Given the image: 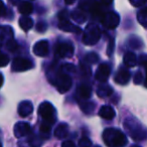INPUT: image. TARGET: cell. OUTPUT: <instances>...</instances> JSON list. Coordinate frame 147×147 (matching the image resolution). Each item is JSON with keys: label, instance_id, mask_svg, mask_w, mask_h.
Segmentation results:
<instances>
[{"label": "cell", "instance_id": "cell-1", "mask_svg": "<svg viewBox=\"0 0 147 147\" xmlns=\"http://www.w3.org/2000/svg\"><path fill=\"white\" fill-rule=\"evenodd\" d=\"M103 140L108 147H125L127 145L126 135L117 128L105 129Z\"/></svg>", "mask_w": 147, "mask_h": 147}, {"label": "cell", "instance_id": "cell-2", "mask_svg": "<svg viewBox=\"0 0 147 147\" xmlns=\"http://www.w3.org/2000/svg\"><path fill=\"white\" fill-rule=\"evenodd\" d=\"M124 128L135 141H142L147 138L146 129L134 118H127L124 122Z\"/></svg>", "mask_w": 147, "mask_h": 147}, {"label": "cell", "instance_id": "cell-3", "mask_svg": "<svg viewBox=\"0 0 147 147\" xmlns=\"http://www.w3.org/2000/svg\"><path fill=\"white\" fill-rule=\"evenodd\" d=\"M101 29L95 23H90L87 25L83 34V42L86 45H94L100 40Z\"/></svg>", "mask_w": 147, "mask_h": 147}, {"label": "cell", "instance_id": "cell-4", "mask_svg": "<svg viewBox=\"0 0 147 147\" xmlns=\"http://www.w3.org/2000/svg\"><path fill=\"white\" fill-rule=\"evenodd\" d=\"M38 114L42 118L43 122L53 125L55 121V110L49 102H42L38 107Z\"/></svg>", "mask_w": 147, "mask_h": 147}, {"label": "cell", "instance_id": "cell-5", "mask_svg": "<svg viewBox=\"0 0 147 147\" xmlns=\"http://www.w3.org/2000/svg\"><path fill=\"white\" fill-rule=\"evenodd\" d=\"M55 85L59 93H67L71 87V79L67 73L59 71L55 77Z\"/></svg>", "mask_w": 147, "mask_h": 147}, {"label": "cell", "instance_id": "cell-6", "mask_svg": "<svg viewBox=\"0 0 147 147\" xmlns=\"http://www.w3.org/2000/svg\"><path fill=\"white\" fill-rule=\"evenodd\" d=\"M101 21H102L103 25L108 29H114L120 23V17H119L118 13L114 12V11H109V12L105 13L101 17Z\"/></svg>", "mask_w": 147, "mask_h": 147}, {"label": "cell", "instance_id": "cell-7", "mask_svg": "<svg viewBox=\"0 0 147 147\" xmlns=\"http://www.w3.org/2000/svg\"><path fill=\"white\" fill-rule=\"evenodd\" d=\"M33 63L31 61H29L26 57H17L13 59L12 65H11V69L13 71H28L32 67Z\"/></svg>", "mask_w": 147, "mask_h": 147}, {"label": "cell", "instance_id": "cell-8", "mask_svg": "<svg viewBox=\"0 0 147 147\" xmlns=\"http://www.w3.org/2000/svg\"><path fill=\"white\" fill-rule=\"evenodd\" d=\"M74 45L69 42H59L55 49L57 57H71L74 55Z\"/></svg>", "mask_w": 147, "mask_h": 147}, {"label": "cell", "instance_id": "cell-9", "mask_svg": "<svg viewBox=\"0 0 147 147\" xmlns=\"http://www.w3.org/2000/svg\"><path fill=\"white\" fill-rule=\"evenodd\" d=\"M110 73H111L110 65L106 63H101L98 67V69H97L95 78H96V80L99 81V82L104 83L108 80L109 76H110Z\"/></svg>", "mask_w": 147, "mask_h": 147}, {"label": "cell", "instance_id": "cell-10", "mask_svg": "<svg viewBox=\"0 0 147 147\" xmlns=\"http://www.w3.org/2000/svg\"><path fill=\"white\" fill-rule=\"evenodd\" d=\"M49 51V41L42 39L39 40L33 45V53L37 57H47Z\"/></svg>", "mask_w": 147, "mask_h": 147}, {"label": "cell", "instance_id": "cell-11", "mask_svg": "<svg viewBox=\"0 0 147 147\" xmlns=\"http://www.w3.org/2000/svg\"><path fill=\"white\" fill-rule=\"evenodd\" d=\"M30 132V125L27 122H18L14 126V135L17 138H21L29 134Z\"/></svg>", "mask_w": 147, "mask_h": 147}, {"label": "cell", "instance_id": "cell-12", "mask_svg": "<svg viewBox=\"0 0 147 147\" xmlns=\"http://www.w3.org/2000/svg\"><path fill=\"white\" fill-rule=\"evenodd\" d=\"M130 80V71L126 67H120L115 76V82L119 85H126Z\"/></svg>", "mask_w": 147, "mask_h": 147}, {"label": "cell", "instance_id": "cell-13", "mask_svg": "<svg viewBox=\"0 0 147 147\" xmlns=\"http://www.w3.org/2000/svg\"><path fill=\"white\" fill-rule=\"evenodd\" d=\"M59 28L63 31H67V32H75V33L82 32V29L79 26H77V25L69 22V19H67V20H59Z\"/></svg>", "mask_w": 147, "mask_h": 147}, {"label": "cell", "instance_id": "cell-14", "mask_svg": "<svg viewBox=\"0 0 147 147\" xmlns=\"http://www.w3.org/2000/svg\"><path fill=\"white\" fill-rule=\"evenodd\" d=\"M18 115L20 117H27L32 113L33 111V105L29 101H22L18 105Z\"/></svg>", "mask_w": 147, "mask_h": 147}, {"label": "cell", "instance_id": "cell-15", "mask_svg": "<svg viewBox=\"0 0 147 147\" xmlns=\"http://www.w3.org/2000/svg\"><path fill=\"white\" fill-rule=\"evenodd\" d=\"M99 116L103 119H106V120H112L113 118L116 115V112L115 110L112 108L111 106H103L102 108L99 110Z\"/></svg>", "mask_w": 147, "mask_h": 147}, {"label": "cell", "instance_id": "cell-16", "mask_svg": "<svg viewBox=\"0 0 147 147\" xmlns=\"http://www.w3.org/2000/svg\"><path fill=\"white\" fill-rule=\"evenodd\" d=\"M123 61H124V65L128 67H133L137 65V57L134 53L127 51L123 57Z\"/></svg>", "mask_w": 147, "mask_h": 147}, {"label": "cell", "instance_id": "cell-17", "mask_svg": "<svg viewBox=\"0 0 147 147\" xmlns=\"http://www.w3.org/2000/svg\"><path fill=\"white\" fill-rule=\"evenodd\" d=\"M113 94V89L111 88L109 85L107 84H101L98 87V90H97V95H98L100 98H107V97L111 96Z\"/></svg>", "mask_w": 147, "mask_h": 147}, {"label": "cell", "instance_id": "cell-18", "mask_svg": "<svg viewBox=\"0 0 147 147\" xmlns=\"http://www.w3.org/2000/svg\"><path fill=\"white\" fill-rule=\"evenodd\" d=\"M77 93L82 99H89L92 95V88L87 84H82L79 86Z\"/></svg>", "mask_w": 147, "mask_h": 147}, {"label": "cell", "instance_id": "cell-19", "mask_svg": "<svg viewBox=\"0 0 147 147\" xmlns=\"http://www.w3.org/2000/svg\"><path fill=\"white\" fill-rule=\"evenodd\" d=\"M69 134V126L65 123H61L55 128V136L59 139H63Z\"/></svg>", "mask_w": 147, "mask_h": 147}, {"label": "cell", "instance_id": "cell-20", "mask_svg": "<svg viewBox=\"0 0 147 147\" xmlns=\"http://www.w3.org/2000/svg\"><path fill=\"white\" fill-rule=\"evenodd\" d=\"M71 18H73L74 21H76L77 23H84L85 21L87 20V15L86 13L84 12L81 9H76L75 11H73V13L71 14Z\"/></svg>", "mask_w": 147, "mask_h": 147}, {"label": "cell", "instance_id": "cell-21", "mask_svg": "<svg viewBox=\"0 0 147 147\" xmlns=\"http://www.w3.org/2000/svg\"><path fill=\"white\" fill-rule=\"evenodd\" d=\"M19 26H20L24 31H28L29 29L32 28L33 20L30 18V17L24 15V16L20 17V19H19Z\"/></svg>", "mask_w": 147, "mask_h": 147}, {"label": "cell", "instance_id": "cell-22", "mask_svg": "<svg viewBox=\"0 0 147 147\" xmlns=\"http://www.w3.org/2000/svg\"><path fill=\"white\" fill-rule=\"evenodd\" d=\"M33 5L28 1H22L18 6V11L23 15H28L32 12Z\"/></svg>", "mask_w": 147, "mask_h": 147}, {"label": "cell", "instance_id": "cell-23", "mask_svg": "<svg viewBox=\"0 0 147 147\" xmlns=\"http://www.w3.org/2000/svg\"><path fill=\"white\" fill-rule=\"evenodd\" d=\"M5 38H6V41L13 38V30L10 26H2V28H1V40H2V43L5 41Z\"/></svg>", "mask_w": 147, "mask_h": 147}, {"label": "cell", "instance_id": "cell-24", "mask_svg": "<svg viewBox=\"0 0 147 147\" xmlns=\"http://www.w3.org/2000/svg\"><path fill=\"white\" fill-rule=\"evenodd\" d=\"M137 19H138L139 23L142 25L144 28L147 29V8H142L137 14Z\"/></svg>", "mask_w": 147, "mask_h": 147}, {"label": "cell", "instance_id": "cell-25", "mask_svg": "<svg viewBox=\"0 0 147 147\" xmlns=\"http://www.w3.org/2000/svg\"><path fill=\"white\" fill-rule=\"evenodd\" d=\"M128 45H130L132 49H141L143 47V42L139 37H136V36H131L130 38L128 39Z\"/></svg>", "mask_w": 147, "mask_h": 147}, {"label": "cell", "instance_id": "cell-26", "mask_svg": "<svg viewBox=\"0 0 147 147\" xmlns=\"http://www.w3.org/2000/svg\"><path fill=\"white\" fill-rule=\"evenodd\" d=\"M80 106H81V108H82L83 112L86 113V114H92L95 109L94 103L88 102V101H86V102H84V103H80Z\"/></svg>", "mask_w": 147, "mask_h": 147}, {"label": "cell", "instance_id": "cell-27", "mask_svg": "<svg viewBox=\"0 0 147 147\" xmlns=\"http://www.w3.org/2000/svg\"><path fill=\"white\" fill-rule=\"evenodd\" d=\"M99 55H97L96 53H89L88 55H86L85 57V59L88 63H91V65H94V63H97L99 61Z\"/></svg>", "mask_w": 147, "mask_h": 147}, {"label": "cell", "instance_id": "cell-28", "mask_svg": "<svg viewBox=\"0 0 147 147\" xmlns=\"http://www.w3.org/2000/svg\"><path fill=\"white\" fill-rule=\"evenodd\" d=\"M144 76V74L142 73V71H137L136 74H135V76H134V79H133V82H134L135 85H139V84H142V83H144V79H145Z\"/></svg>", "mask_w": 147, "mask_h": 147}, {"label": "cell", "instance_id": "cell-29", "mask_svg": "<svg viewBox=\"0 0 147 147\" xmlns=\"http://www.w3.org/2000/svg\"><path fill=\"white\" fill-rule=\"evenodd\" d=\"M51 124L49 123H47V122H42L40 125V133L45 136H49V132H51Z\"/></svg>", "mask_w": 147, "mask_h": 147}, {"label": "cell", "instance_id": "cell-30", "mask_svg": "<svg viewBox=\"0 0 147 147\" xmlns=\"http://www.w3.org/2000/svg\"><path fill=\"white\" fill-rule=\"evenodd\" d=\"M28 143H29V145H30V147H39L41 145L40 139L37 136H35V135H32V136L29 137Z\"/></svg>", "mask_w": 147, "mask_h": 147}, {"label": "cell", "instance_id": "cell-31", "mask_svg": "<svg viewBox=\"0 0 147 147\" xmlns=\"http://www.w3.org/2000/svg\"><path fill=\"white\" fill-rule=\"evenodd\" d=\"M5 47L9 51H14L17 49V42L15 41L14 38H11L9 40L5 41Z\"/></svg>", "mask_w": 147, "mask_h": 147}, {"label": "cell", "instance_id": "cell-32", "mask_svg": "<svg viewBox=\"0 0 147 147\" xmlns=\"http://www.w3.org/2000/svg\"><path fill=\"white\" fill-rule=\"evenodd\" d=\"M92 146V141L87 137H83L79 141V147H91Z\"/></svg>", "mask_w": 147, "mask_h": 147}, {"label": "cell", "instance_id": "cell-33", "mask_svg": "<svg viewBox=\"0 0 147 147\" xmlns=\"http://www.w3.org/2000/svg\"><path fill=\"white\" fill-rule=\"evenodd\" d=\"M129 1L134 7H142L143 5H145V3H147V0H129Z\"/></svg>", "mask_w": 147, "mask_h": 147}, {"label": "cell", "instance_id": "cell-34", "mask_svg": "<svg viewBox=\"0 0 147 147\" xmlns=\"http://www.w3.org/2000/svg\"><path fill=\"white\" fill-rule=\"evenodd\" d=\"M47 28V25L45 21H39L38 23L36 24V30L38 32H45Z\"/></svg>", "mask_w": 147, "mask_h": 147}, {"label": "cell", "instance_id": "cell-35", "mask_svg": "<svg viewBox=\"0 0 147 147\" xmlns=\"http://www.w3.org/2000/svg\"><path fill=\"white\" fill-rule=\"evenodd\" d=\"M114 51V39H110L108 45V49H107V53H108L109 57H111Z\"/></svg>", "mask_w": 147, "mask_h": 147}, {"label": "cell", "instance_id": "cell-36", "mask_svg": "<svg viewBox=\"0 0 147 147\" xmlns=\"http://www.w3.org/2000/svg\"><path fill=\"white\" fill-rule=\"evenodd\" d=\"M8 63H9L8 55H5V53H2V55H1V63H0V65L3 67H5L6 65H8Z\"/></svg>", "mask_w": 147, "mask_h": 147}, {"label": "cell", "instance_id": "cell-37", "mask_svg": "<svg viewBox=\"0 0 147 147\" xmlns=\"http://www.w3.org/2000/svg\"><path fill=\"white\" fill-rule=\"evenodd\" d=\"M59 20H67V19H69V12H67V10H61L59 13Z\"/></svg>", "mask_w": 147, "mask_h": 147}, {"label": "cell", "instance_id": "cell-38", "mask_svg": "<svg viewBox=\"0 0 147 147\" xmlns=\"http://www.w3.org/2000/svg\"><path fill=\"white\" fill-rule=\"evenodd\" d=\"M81 67H82L83 71L85 73V76H89V77H90V75H91V69H90V67H88V65H84V63H81Z\"/></svg>", "mask_w": 147, "mask_h": 147}, {"label": "cell", "instance_id": "cell-39", "mask_svg": "<svg viewBox=\"0 0 147 147\" xmlns=\"http://www.w3.org/2000/svg\"><path fill=\"white\" fill-rule=\"evenodd\" d=\"M61 147H76L75 143L71 140H65L61 143Z\"/></svg>", "mask_w": 147, "mask_h": 147}, {"label": "cell", "instance_id": "cell-40", "mask_svg": "<svg viewBox=\"0 0 147 147\" xmlns=\"http://www.w3.org/2000/svg\"><path fill=\"white\" fill-rule=\"evenodd\" d=\"M63 67H65V71H71V73L75 71V65H71V63H65V65H63Z\"/></svg>", "mask_w": 147, "mask_h": 147}, {"label": "cell", "instance_id": "cell-41", "mask_svg": "<svg viewBox=\"0 0 147 147\" xmlns=\"http://www.w3.org/2000/svg\"><path fill=\"white\" fill-rule=\"evenodd\" d=\"M100 2L102 5H105V6H108V5H110L111 3L113 2V0H100Z\"/></svg>", "mask_w": 147, "mask_h": 147}, {"label": "cell", "instance_id": "cell-42", "mask_svg": "<svg viewBox=\"0 0 147 147\" xmlns=\"http://www.w3.org/2000/svg\"><path fill=\"white\" fill-rule=\"evenodd\" d=\"M75 1H76V0H65V3L67 5H71V4H73Z\"/></svg>", "mask_w": 147, "mask_h": 147}, {"label": "cell", "instance_id": "cell-43", "mask_svg": "<svg viewBox=\"0 0 147 147\" xmlns=\"http://www.w3.org/2000/svg\"><path fill=\"white\" fill-rule=\"evenodd\" d=\"M144 85L147 88V71H146V77H145V81H144Z\"/></svg>", "mask_w": 147, "mask_h": 147}, {"label": "cell", "instance_id": "cell-44", "mask_svg": "<svg viewBox=\"0 0 147 147\" xmlns=\"http://www.w3.org/2000/svg\"><path fill=\"white\" fill-rule=\"evenodd\" d=\"M95 147H101V146H99V145H97V146H95Z\"/></svg>", "mask_w": 147, "mask_h": 147}, {"label": "cell", "instance_id": "cell-45", "mask_svg": "<svg viewBox=\"0 0 147 147\" xmlns=\"http://www.w3.org/2000/svg\"><path fill=\"white\" fill-rule=\"evenodd\" d=\"M133 147H140V146H133Z\"/></svg>", "mask_w": 147, "mask_h": 147}, {"label": "cell", "instance_id": "cell-46", "mask_svg": "<svg viewBox=\"0 0 147 147\" xmlns=\"http://www.w3.org/2000/svg\"><path fill=\"white\" fill-rule=\"evenodd\" d=\"M146 71H147V69H146Z\"/></svg>", "mask_w": 147, "mask_h": 147}]
</instances>
